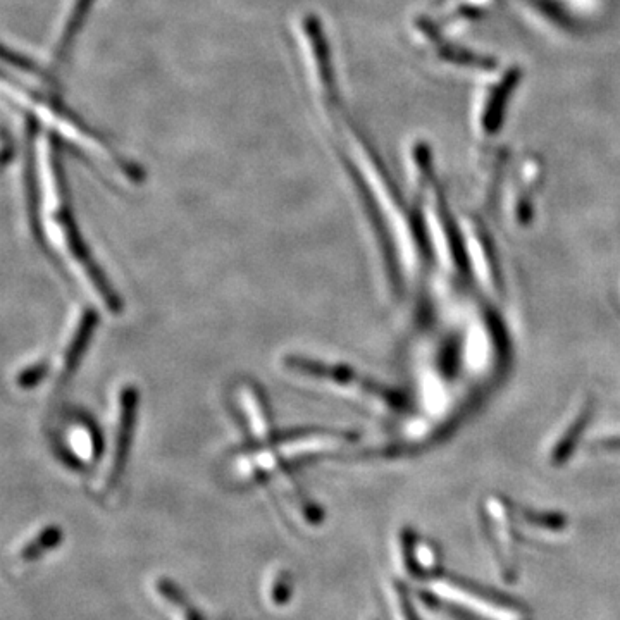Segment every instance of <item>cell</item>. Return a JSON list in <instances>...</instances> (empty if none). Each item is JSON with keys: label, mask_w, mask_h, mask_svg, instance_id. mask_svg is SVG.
<instances>
[{"label": "cell", "mask_w": 620, "mask_h": 620, "mask_svg": "<svg viewBox=\"0 0 620 620\" xmlns=\"http://www.w3.org/2000/svg\"><path fill=\"white\" fill-rule=\"evenodd\" d=\"M28 190L33 223L42 233L40 236L56 252L57 259L68 267L71 276L102 309L111 314L119 312L121 300L118 293L109 285L106 274L100 271L78 230L59 155L54 152L49 133H45L44 138L38 137L35 142L33 174Z\"/></svg>", "instance_id": "obj_1"}, {"label": "cell", "mask_w": 620, "mask_h": 620, "mask_svg": "<svg viewBox=\"0 0 620 620\" xmlns=\"http://www.w3.org/2000/svg\"><path fill=\"white\" fill-rule=\"evenodd\" d=\"M59 541H61V531L57 527H49V529H45L44 533L38 534L37 538L31 543L23 546L19 555L25 560H33V558L40 557L45 550L56 546Z\"/></svg>", "instance_id": "obj_6"}, {"label": "cell", "mask_w": 620, "mask_h": 620, "mask_svg": "<svg viewBox=\"0 0 620 620\" xmlns=\"http://www.w3.org/2000/svg\"><path fill=\"white\" fill-rule=\"evenodd\" d=\"M50 362L47 360H37V362H33L30 366L23 367L21 371H19L18 378H16V385L19 388H23V390H30V388H35L38 383H42L44 379L49 378L50 376Z\"/></svg>", "instance_id": "obj_7"}, {"label": "cell", "mask_w": 620, "mask_h": 620, "mask_svg": "<svg viewBox=\"0 0 620 620\" xmlns=\"http://www.w3.org/2000/svg\"><path fill=\"white\" fill-rule=\"evenodd\" d=\"M4 93L6 99L13 100L14 106L21 109L25 118L35 119L40 126H44L47 133H54L62 140H68L73 147L80 149L83 154L100 162L104 168L111 169L112 173L124 176L126 180L137 183L140 174L131 166L130 162L123 159L116 150L109 147L104 140H100L92 130H88L80 119L75 118L71 112L66 111L61 104H57L56 97L45 100L42 92H33L30 88L19 87L16 81L4 80Z\"/></svg>", "instance_id": "obj_2"}, {"label": "cell", "mask_w": 620, "mask_h": 620, "mask_svg": "<svg viewBox=\"0 0 620 620\" xmlns=\"http://www.w3.org/2000/svg\"><path fill=\"white\" fill-rule=\"evenodd\" d=\"M97 323H99V316L92 309L85 307L78 312L75 323L71 326V333L66 335L57 352L56 360L50 364L52 366L50 378L57 388H62L69 379L73 378L83 355L87 352Z\"/></svg>", "instance_id": "obj_4"}, {"label": "cell", "mask_w": 620, "mask_h": 620, "mask_svg": "<svg viewBox=\"0 0 620 620\" xmlns=\"http://www.w3.org/2000/svg\"><path fill=\"white\" fill-rule=\"evenodd\" d=\"M106 443L99 429L87 417L76 416L68 421L62 433V452L69 465L76 469H90L104 453Z\"/></svg>", "instance_id": "obj_5"}, {"label": "cell", "mask_w": 620, "mask_h": 620, "mask_svg": "<svg viewBox=\"0 0 620 620\" xmlns=\"http://www.w3.org/2000/svg\"><path fill=\"white\" fill-rule=\"evenodd\" d=\"M140 391L135 385H123L116 395L112 440L109 455L99 471L93 476L92 490L97 496H107L116 490L123 478L126 462L130 457L135 426H137Z\"/></svg>", "instance_id": "obj_3"}]
</instances>
